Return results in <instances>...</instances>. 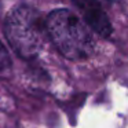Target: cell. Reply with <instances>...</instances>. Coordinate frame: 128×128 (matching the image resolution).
Returning <instances> with one entry per match:
<instances>
[{"instance_id": "cell-1", "label": "cell", "mask_w": 128, "mask_h": 128, "mask_svg": "<svg viewBox=\"0 0 128 128\" xmlns=\"http://www.w3.org/2000/svg\"><path fill=\"white\" fill-rule=\"evenodd\" d=\"M46 26L50 40L65 58L80 61L92 54L95 40L88 25L73 11L54 10L46 18Z\"/></svg>"}, {"instance_id": "cell-2", "label": "cell", "mask_w": 128, "mask_h": 128, "mask_svg": "<svg viewBox=\"0 0 128 128\" xmlns=\"http://www.w3.org/2000/svg\"><path fill=\"white\" fill-rule=\"evenodd\" d=\"M4 34L18 56L32 59L42 51L46 42V20L33 7L21 4L10 11L4 22Z\"/></svg>"}, {"instance_id": "cell-3", "label": "cell", "mask_w": 128, "mask_h": 128, "mask_svg": "<svg viewBox=\"0 0 128 128\" xmlns=\"http://www.w3.org/2000/svg\"><path fill=\"white\" fill-rule=\"evenodd\" d=\"M73 3L78 8L86 24L95 30L98 34L108 37L112 32V26L106 14L100 7V2L98 0H73Z\"/></svg>"}, {"instance_id": "cell-4", "label": "cell", "mask_w": 128, "mask_h": 128, "mask_svg": "<svg viewBox=\"0 0 128 128\" xmlns=\"http://www.w3.org/2000/svg\"><path fill=\"white\" fill-rule=\"evenodd\" d=\"M11 66V58L8 55V51L4 47V44L0 42V72H4Z\"/></svg>"}, {"instance_id": "cell-5", "label": "cell", "mask_w": 128, "mask_h": 128, "mask_svg": "<svg viewBox=\"0 0 128 128\" xmlns=\"http://www.w3.org/2000/svg\"><path fill=\"white\" fill-rule=\"evenodd\" d=\"M98 2H102V0H98ZM105 2H110V0H105Z\"/></svg>"}]
</instances>
